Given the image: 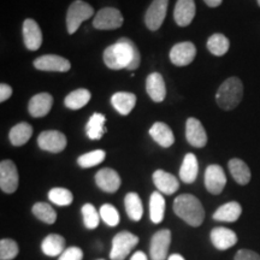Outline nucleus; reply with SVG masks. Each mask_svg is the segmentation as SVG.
I'll return each mask as SVG.
<instances>
[{"label":"nucleus","mask_w":260,"mask_h":260,"mask_svg":"<svg viewBox=\"0 0 260 260\" xmlns=\"http://www.w3.org/2000/svg\"><path fill=\"white\" fill-rule=\"evenodd\" d=\"M53 105V96L50 93H39L29 100L28 111L35 118L46 116Z\"/></svg>","instance_id":"18"},{"label":"nucleus","mask_w":260,"mask_h":260,"mask_svg":"<svg viewBox=\"0 0 260 260\" xmlns=\"http://www.w3.org/2000/svg\"><path fill=\"white\" fill-rule=\"evenodd\" d=\"M186 139L189 145L197 148H203L207 144V134L199 119L190 118L186 123Z\"/></svg>","instance_id":"15"},{"label":"nucleus","mask_w":260,"mask_h":260,"mask_svg":"<svg viewBox=\"0 0 260 260\" xmlns=\"http://www.w3.org/2000/svg\"><path fill=\"white\" fill-rule=\"evenodd\" d=\"M212 245L219 251H226L237 243V235L232 229L224 226H218L212 229L210 234Z\"/></svg>","instance_id":"16"},{"label":"nucleus","mask_w":260,"mask_h":260,"mask_svg":"<svg viewBox=\"0 0 260 260\" xmlns=\"http://www.w3.org/2000/svg\"><path fill=\"white\" fill-rule=\"evenodd\" d=\"M199 174L198 159L193 153H188L182 161L180 169V178L184 183H193Z\"/></svg>","instance_id":"27"},{"label":"nucleus","mask_w":260,"mask_h":260,"mask_svg":"<svg viewBox=\"0 0 260 260\" xmlns=\"http://www.w3.org/2000/svg\"><path fill=\"white\" fill-rule=\"evenodd\" d=\"M23 40L28 50L37 51L42 44V32L34 19L28 18L23 22Z\"/></svg>","instance_id":"19"},{"label":"nucleus","mask_w":260,"mask_h":260,"mask_svg":"<svg viewBox=\"0 0 260 260\" xmlns=\"http://www.w3.org/2000/svg\"><path fill=\"white\" fill-rule=\"evenodd\" d=\"M111 104L117 112L126 116L135 107L136 95L129 92H117L111 98Z\"/></svg>","instance_id":"24"},{"label":"nucleus","mask_w":260,"mask_h":260,"mask_svg":"<svg viewBox=\"0 0 260 260\" xmlns=\"http://www.w3.org/2000/svg\"><path fill=\"white\" fill-rule=\"evenodd\" d=\"M17 167L12 160H3L0 162V188L6 194H12L18 188Z\"/></svg>","instance_id":"7"},{"label":"nucleus","mask_w":260,"mask_h":260,"mask_svg":"<svg viewBox=\"0 0 260 260\" xmlns=\"http://www.w3.org/2000/svg\"><path fill=\"white\" fill-rule=\"evenodd\" d=\"M230 47V41L225 35L217 34L211 35L209 40H207V50H209L213 56L217 57H222L224 54L229 51Z\"/></svg>","instance_id":"33"},{"label":"nucleus","mask_w":260,"mask_h":260,"mask_svg":"<svg viewBox=\"0 0 260 260\" xmlns=\"http://www.w3.org/2000/svg\"><path fill=\"white\" fill-rule=\"evenodd\" d=\"M94 15V10L88 3L76 0L69 6L67 12V28L69 34L76 32L82 22L89 19Z\"/></svg>","instance_id":"4"},{"label":"nucleus","mask_w":260,"mask_h":260,"mask_svg":"<svg viewBox=\"0 0 260 260\" xmlns=\"http://www.w3.org/2000/svg\"><path fill=\"white\" fill-rule=\"evenodd\" d=\"M204 2L206 3V5L210 6V8H217V6L222 4L223 0H204Z\"/></svg>","instance_id":"44"},{"label":"nucleus","mask_w":260,"mask_h":260,"mask_svg":"<svg viewBox=\"0 0 260 260\" xmlns=\"http://www.w3.org/2000/svg\"><path fill=\"white\" fill-rule=\"evenodd\" d=\"M96 260H105V259H96Z\"/></svg>","instance_id":"47"},{"label":"nucleus","mask_w":260,"mask_h":260,"mask_svg":"<svg viewBox=\"0 0 260 260\" xmlns=\"http://www.w3.org/2000/svg\"><path fill=\"white\" fill-rule=\"evenodd\" d=\"M123 16L119 10L115 8H104L95 15L93 21L94 28L99 30H112L121 28Z\"/></svg>","instance_id":"6"},{"label":"nucleus","mask_w":260,"mask_h":260,"mask_svg":"<svg viewBox=\"0 0 260 260\" xmlns=\"http://www.w3.org/2000/svg\"><path fill=\"white\" fill-rule=\"evenodd\" d=\"M34 67L41 71H54V73H65L71 68L70 61L57 54H46L34 60Z\"/></svg>","instance_id":"13"},{"label":"nucleus","mask_w":260,"mask_h":260,"mask_svg":"<svg viewBox=\"0 0 260 260\" xmlns=\"http://www.w3.org/2000/svg\"><path fill=\"white\" fill-rule=\"evenodd\" d=\"M12 95V88L6 83L0 84V102L4 103Z\"/></svg>","instance_id":"42"},{"label":"nucleus","mask_w":260,"mask_h":260,"mask_svg":"<svg viewBox=\"0 0 260 260\" xmlns=\"http://www.w3.org/2000/svg\"><path fill=\"white\" fill-rule=\"evenodd\" d=\"M38 145L42 151L59 153L67 147V136L58 130H46L39 135Z\"/></svg>","instance_id":"8"},{"label":"nucleus","mask_w":260,"mask_h":260,"mask_svg":"<svg viewBox=\"0 0 260 260\" xmlns=\"http://www.w3.org/2000/svg\"><path fill=\"white\" fill-rule=\"evenodd\" d=\"M243 96V84L237 77H230L220 84L216 93V102L220 109L229 110L235 109L241 103Z\"/></svg>","instance_id":"3"},{"label":"nucleus","mask_w":260,"mask_h":260,"mask_svg":"<svg viewBox=\"0 0 260 260\" xmlns=\"http://www.w3.org/2000/svg\"><path fill=\"white\" fill-rule=\"evenodd\" d=\"M152 178H153L154 186L157 187L158 191H160L161 194L171 195L180 188V182H178L177 177L174 176L170 172L160 170V169L153 172Z\"/></svg>","instance_id":"17"},{"label":"nucleus","mask_w":260,"mask_h":260,"mask_svg":"<svg viewBox=\"0 0 260 260\" xmlns=\"http://www.w3.org/2000/svg\"><path fill=\"white\" fill-rule=\"evenodd\" d=\"M130 260H148V258H147V255H146V253L139 251V252H135L134 254L132 255Z\"/></svg>","instance_id":"43"},{"label":"nucleus","mask_w":260,"mask_h":260,"mask_svg":"<svg viewBox=\"0 0 260 260\" xmlns=\"http://www.w3.org/2000/svg\"><path fill=\"white\" fill-rule=\"evenodd\" d=\"M65 249V239L58 234H50L41 242V251L47 256H59Z\"/></svg>","instance_id":"25"},{"label":"nucleus","mask_w":260,"mask_h":260,"mask_svg":"<svg viewBox=\"0 0 260 260\" xmlns=\"http://www.w3.org/2000/svg\"><path fill=\"white\" fill-rule=\"evenodd\" d=\"M146 90L154 103H161L165 99L167 86H165L164 79L160 74L152 73L148 75L147 81H146Z\"/></svg>","instance_id":"21"},{"label":"nucleus","mask_w":260,"mask_h":260,"mask_svg":"<svg viewBox=\"0 0 260 260\" xmlns=\"http://www.w3.org/2000/svg\"><path fill=\"white\" fill-rule=\"evenodd\" d=\"M226 184V176L223 168L217 164L209 165L205 171V187L211 194L218 195Z\"/></svg>","instance_id":"11"},{"label":"nucleus","mask_w":260,"mask_h":260,"mask_svg":"<svg viewBox=\"0 0 260 260\" xmlns=\"http://www.w3.org/2000/svg\"><path fill=\"white\" fill-rule=\"evenodd\" d=\"M229 171L235 182H237L241 186H246L251 181V170H249L248 165L245 161L239 158H234L228 164Z\"/></svg>","instance_id":"26"},{"label":"nucleus","mask_w":260,"mask_h":260,"mask_svg":"<svg viewBox=\"0 0 260 260\" xmlns=\"http://www.w3.org/2000/svg\"><path fill=\"white\" fill-rule=\"evenodd\" d=\"M242 213V207L241 205L236 201H230L222 205V206L217 209L216 212L213 213L212 218L214 220H218V222H226V223H233L236 222L240 218Z\"/></svg>","instance_id":"23"},{"label":"nucleus","mask_w":260,"mask_h":260,"mask_svg":"<svg viewBox=\"0 0 260 260\" xmlns=\"http://www.w3.org/2000/svg\"><path fill=\"white\" fill-rule=\"evenodd\" d=\"M149 135L159 146L164 148H169L175 142L174 133H172L170 126L162 122H155L149 129Z\"/></svg>","instance_id":"22"},{"label":"nucleus","mask_w":260,"mask_h":260,"mask_svg":"<svg viewBox=\"0 0 260 260\" xmlns=\"http://www.w3.org/2000/svg\"><path fill=\"white\" fill-rule=\"evenodd\" d=\"M124 206L128 217L134 222H139L144 216L142 201L136 193H128L124 198Z\"/></svg>","instance_id":"30"},{"label":"nucleus","mask_w":260,"mask_h":260,"mask_svg":"<svg viewBox=\"0 0 260 260\" xmlns=\"http://www.w3.org/2000/svg\"><path fill=\"white\" fill-rule=\"evenodd\" d=\"M168 260H186L181 254H177V253H174V254L169 255Z\"/></svg>","instance_id":"45"},{"label":"nucleus","mask_w":260,"mask_h":260,"mask_svg":"<svg viewBox=\"0 0 260 260\" xmlns=\"http://www.w3.org/2000/svg\"><path fill=\"white\" fill-rule=\"evenodd\" d=\"M169 0H153L146 11L145 23L149 30L155 31L161 27L167 16Z\"/></svg>","instance_id":"10"},{"label":"nucleus","mask_w":260,"mask_h":260,"mask_svg":"<svg viewBox=\"0 0 260 260\" xmlns=\"http://www.w3.org/2000/svg\"><path fill=\"white\" fill-rule=\"evenodd\" d=\"M106 157L105 151L103 149H96V151L88 152V153L82 154L77 159V162L81 168L83 169H89L93 167H96L100 162L104 161V159Z\"/></svg>","instance_id":"36"},{"label":"nucleus","mask_w":260,"mask_h":260,"mask_svg":"<svg viewBox=\"0 0 260 260\" xmlns=\"http://www.w3.org/2000/svg\"><path fill=\"white\" fill-rule=\"evenodd\" d=\"M48 199L58 206H69L73 204L74 195L67 188H52L48 191Z\"/></svg>","instance_id":"35"},{"label":"nucleus","mask_w":260,"mask_h":260,"mask_svg":"<svg viewBox=\"0 0 260 260\" xmlns=\"http://www.w3.org/2000/svg\"><path fill=\"white\" fill-rule=\"evenodd\" d=\"M176 216L190 226H200L205 219V210L200 200L191 194H182L174 201Z\"/></svg>","instance_id":"2"},{"label":"nucleus","mask_w":260,"mask_h":260,"mask_svg":"<svg viewBox=\"0 0 260 260\" xmlns=\"http://www.w3.org/2000/svg\"><path fill=\"white\" fill-rule=\"evenodd\" d=\"M139 243V237L130 232H121L113 237L110 251L111 260H124Z\"/></svg>","instance_id":"5"},{"label":"nucleus","mask_w":260,"mask_h":260,"mask_svg":"<svg viewBox=\"0 0 260 260\" xmlns=\"http://www.w3.org/2000/svg\"><path fill=\"white\" fill-rule=\"evenodd\" d=\"M18 245L11 239L0 240V260H12L18 254Z\"/></svg>","instance_id":"38"},{"label":"nucleus","mask_w":260,"mask_h":260,"mask_svg":"<svg viewBox=\"0 0 260 260\" xmlns=\"http://www.w3.org/2000/svg\"><path fill=\"white\" fill-rule=\"evenodd\" d=\"M100 217L109 226H117L119 223V213L113 205L105 204L99 210Z\"/></svg>","instance_id":"39"},{"label":"nucleus","mask_w":260,"mask_h":260,"mask_svg":"<svg viewBox=\"0 0 260 260\" xmlns=\"http://www.w3.org/2000/svg\"><path fill=\"white\" fill-rule=\"evenodd\" d=\"M256 2H258V4H259V6H260V0H256Z\"/></svg>","instance_id":"46"},{"label":"nucleus","mask_w":260,"mask_h":260,"mask_svg":"<svg viewBox=\"0 0 260 260\" xmlns=\"http://www.w3.org/2000/svg\"><path fill=\"white\" fill-rule=\"evenodd\" d=\"M81 211H82L84 226L89 230L95 229V228L99 225L100 218H102L99 211H96V209L92 204H84Z\"/></svg>","instance_id":"37"},{"label":"nucleus","mask_w":260,"mask_h":260,"mask_svg":"<svg viewBox=\"0 0 260 260\" xmlns=\"http://www.w3.org/2000/svg\"><path fill=\"white\" fill-rule=\"evenodd\" d=\"M171 245V232L169 229L159 230L152 236L149 246V255L152 260L168 259L169 248Z\"/></svg>","instance_id":"9"},{"label":"nucleus","mask_w":260,"mask_h":260,"mask_svg":"<svg viewBox=\"0 0 260 260\" xmlns=\"http://www.w3.org/2000/svg\"><path fill=\"white\" fill-rule=\"evenodd\" d=\"M95 183L100 189L106 193H116L121 187L122 180L116 170L104 168L95 174Z\"/></svg>","instance_id":"14"},{"label":"nucleus","mask_w":260,"mask_h":260,"mask_svg":"<svg viewBox=\"0 0 260 260\" xmlns=\"http://www.w3.org/2000/svg\"><path fill=\"white\" fill-rule=\"evenodd\" d=\"M195 56H197V48L190 41L178 42L170 51V60L176 67L189 65L195 59Z\"/></svg>","instance_id":"12"},{"label":"nucleus","mask_w":260,"mask_h":260,"mask_svg":"<svg viewBox=\"0 0 260 260\" xmlns=\"http://www.w3.org/2000/svg\"><path fill=\"white\" fill-rule=\"evenodd\" d=\"M195 16V2L194 0H177L175 6L174 18L177 25L187 27L191 23Z\"/></svg>","instance_id":"20"},{"label":"nucleus","mask_w":260,"mask_h":260,"mask_svg":"<svg viewBox=\"0 0 260 260\" xmlns=\"http://www.w3.org/2000/svg\"><path fill=\"white\" fill-rule=\"evenodd\" d=\"M234 260H260V255L251 249H240Z\"/></svg>","instance_id":"41"},{"label":"nucleus","mask_w":260,"mask_h":260,"mask_svg":"<svg viewBox=\"0 0 260 260\" xmlns=\"http://www.w3.org/2000/svg\"><path fill=\"white\" fill-rule=\"evenodd\" d=\"M32 135V126L25 122H21L12 126L9 133V139L14 146H23Z\"/></svg>","instance_id":"29"},{"label":"nucleus","mask_w":260,"mask_h":260,"mask_svg":"<svg viewBox=\"0 0 260 260\" xmlns=\"http://www.w3.org/2000/svg\"><path fill=\"white\" fill-rule=\"evenodd\" d=\"M90 98H92V95H90V92L88 89L80 88L68 94L65 96L64 104L70 110H80L89 103Z\"/></svg>","instance_id":"31"},{"label":"nucleus","mask_w":260,"mask_h":260,"mask_svg":"<svg viewBox=\"0 0 260 260\" xmlns=\"http://www.w3.org/2000/svg\"><path fill=\"white\" fill-rule=\"evenodd\" d=\"M32 214L46 224H54L57 220V212L51 205L46 203H37L32 206Z\"/></svg>","instance_id":"34"},{"label":"nucleus","mask_w":260,"mask_h":260,"mask_svg":"<svg viewBox=\"0 0 260 260\" xmlns=\"http://www.w3.org/2000/svg\"><path fill=\"white\" fill-rule=\"evenodd\" d=\"M104 61L112 70H135L141 63L140 50L128 38H121L104 51Z\"/></svg>","instance_id":"1"},{"label":"nucleus","mask_w":260,"mask_h":260,"mask_svg":"<svg viewBox=\"0 0 260 260\" xmlns=\"http://www.w3.org/2000/svg\"><path fill=\"white\" fill-rule=\"evenodd\" d=\"M165 216V199L160 191H153L149 198V218L154 224L162 222Z\"/></svg>","instance_id":"28"},{"label":"nucleus","mask_w":260,"mask_h":260,"mask_svg":"<svg viewBox=\"0 0 260 260\" xmlns=\"http://www.w3.org/2000/svg\"><path fill=\"white\" fill-rule=\"evenodd\" d=\"M83 252L79 247H69L59 255L58 260H82Z\"/></svg>","instance_id":"40"},{"label":"nucleus","mask_w":260,"mask_h":260,"mask_svg":"<svg viewBox=\"0 0 260 260\" xmlns=\"http://www.w3.org/2000/svg\"><path fill=\"white\" fill-rule=\"evenodd\" d=\"M105 116L102 113H94L90 117L88 123L86 125V133L90 140H100L105 134Z\"/></svg>","instance_id":"32"}]
</instances>
